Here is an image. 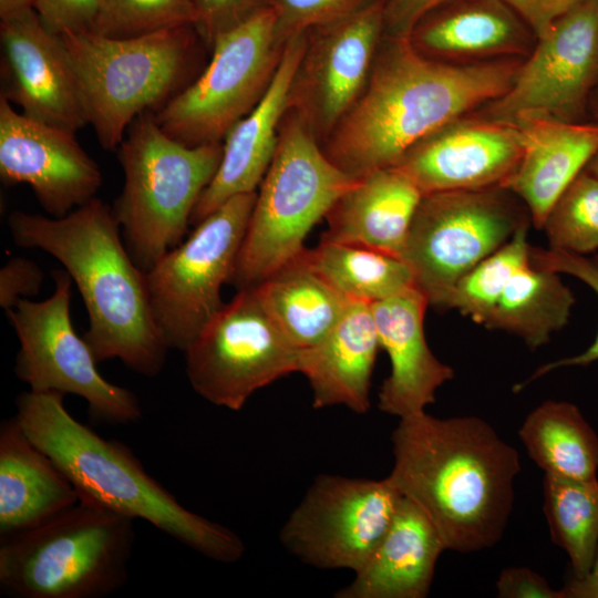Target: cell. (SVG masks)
Wrapping results in <instances>:
<instances>
[{
	"mask_svg": "<svg viewBox=\"0 0 598 598\" xmlns=\"http://www.w3.org/2000/svg\"><path fill=\"white\" fill-rule=\"evenodd\" d=\"M523 60L442 62L409 38L383 35L363 91L323 152L354 178L394 166L427 135L505 94Z\"/></svg>",
	"mask_w": 598,
	"mask_h": 598,
	"instance_id": "cell-1",
	"label": "cell"
},
{
	"mask_svg": "<svg viewBox=\"0 0 598 598\" xmlns=\"http://www.w3.org/2000/svg\"><path fill=\"white\" fill-rule=\"evenodd\" d=\"M399 420L388 476L395 488L425 513L446 549L496 545L522 470L516 448L477 416L441 419L422 411Z\"/></svg>",
	"mask_w": 598,
	"mask_h": 598,
	"instance_id": "cell-2",
	"label": "cell"
},
{
	"mask_svg": "<svg viewBox=\"0 0 598 598\" xmlns=\"http://www.w3.org/2000/svg\"><path fill=\"white\" fill-rule=\"evenodd\" d=\"M8 227L19 247L48 252L71 276L87 311L83 338L96 362L120 359L150 378L162 371L168 348L153 319L145 272L112 208L95 197L61 218L17 210Z\"/></svg>",
	"mask_w": 598,
	"mask_h": 598,
	"instance_id": "cell-3",
	"label": "cell"
},
{
	"mask_svg": "<svg viewBox=\"0 0 598 598\" xmlns=\"http://www.w3.org/2000/svg\"><path fill=\"white\" fill-rule=\"evenodd\" d=\"M60 392L25 391L14 414L28 436L65 473L80 499L143 519L205 557L235 563L245 553L231 529L196 514L144 468L128 446L70 414Z\"/></svg>",
	"mask_w": 598,
	"mask_h": 598,
	"instance_id": "cell-4",
	"label": "cell"
},
{
	"mask_svg": "<svg viewBox=\"0 0 598 598\" xmlns=\"http://www.w3.org/2000/svg\"><path fill=\"white\" fill-rule=\"evenodd\" d=\"M60 37L89 124L109 151L117 150L138 115L157 111L198 75L205 44L192 24L126 39L93 31Z\"/></svg>",
	"mask_w": 598,
	"mask_h": 598,
	"instance_id": "cell-5",
	"label": "cell"
},
{
	"mask_svg": "<svg viewBox=\"0 0 598 598\" xmlns=\"http://www.w3.org/2000/svg\"><path fill=\"white\" fill-rule=\"evenodd\" d=\"M134 519L92 502L0 542V591L11 598H103L128 578Z\"/></svg>",
	"mask_w": 598,
	"mask_h": 598,
	"instance_id": "cell-6",
	"label": "cell"
},
{
	"mask_svg": "<svg viewBox=\"0 0 598 598\" xmlns=\"http://www.w3.org/2000/svg\"><path fill=\"white\" fill-rule=\"evenodd\" d=\"M223 144L189 146L138 115L117 147L124 186L112 208L124 244L147 272L186 237L192 214L221 161Z\"/></svg>",
	"mask_w": 598,
	"mask_h": 598,
	"instance_id": "cell-7",
	"label": "cell"
},
{
	"mask_svg": "<svg viewBox=\"0 0 598 598\" xmlns=\"http://www.w3.org/2000/svg\"><path fill=\"white\" fill-rule=\"evenodd\" d=\"M357 179L287 111L228 283L237 290L256 287L298 256L311 228Z\"/></svg>",
	"mask_w": 598,
	"mask_h": 598,
	"instance_id": "cell-8",
	"label": "cell"
},
{
	"mask_svg": "<svg viewBox=\"0 0 598 598\" xmlns=\"http://www.w3.org/2000/svg\"><path fill=\"white\" fill-rule=\"evenodd\" d=\"M286 43L262 6L215 39L206 68L154 112L157 124L189 146L221 143L266 93Z\"/></svg>",
	"mask_w": 598,
	"mask_h": 598,
	"instance_id": "cell-9",
	"label": "cell"
},
{
	"mask_svg": "<svg viewBox=\"0 0 598 598\" xmlns=\"http://www.w3.org/2000/svg\"><path fill=\"white\" fill-rule=\"evenodd\" d=\"M505 187L425 194L401 258L429 303L442 308L460 278L532 223Z\"/></svg>",
	"mask_w": 598,
	"mask_h": 598,
	"instance_id": "cell-10",
	"label": "cell"
},
{
	"mask_svg": "<svg viewBox=\"0 0 598 598\" xmlns=\"http://www.w3.org/2000/svg\"><path fill=\"white\" fill-rule=\"evenodd\" d=\"M256 196L226 200L145 272L153 319L168 349L184 352L225 305L220 290L229 282Z\"/></svg>",
	"mask_w": 598,
	"mask_h": 598,
	"instance_id": "cell-11",
	"label": "cell"
},
{
	"mask_svg": "<svg viewBox=\"0 0 598 598\" xmlns=\"http://www.w3.org/2000/svg\"><path fill=\"white\" fill-rule=\"evenodd\" d=\"M53 293L42 300H20L6 311L20 347L14 373L31 391L74 394L87 402L93 419L110 424L135 423L142 417L136 395L107 381L96 360L72 324V278L64 270L52 272Z\"/></svg>",
	"mask_w": 598,
	"mask_h": 598,
	"instance_id": "cell-12",
	"label": "cell"
},
{
	"mask_svg": "<svg viewBox=\"0 0 598 598\" xmlns=\"http://www.w3.org/2000/svg\"><path fill=\"white\" fill-rule=\"evenodd\" d=\"M184 353L194 391L216 406L238 411L259 389L298 372L300 351L251 287L238 290Z\"/></svg>",
	"mask_w": 598,
	"mask_h": 598,
	"instance_id": "cell-13",
	"label": "cell"
},
{
	"mask_svg": "<svg viewBox=\"0 0 598 598\" xmlns=\"http://www.w3.org/2000/svg\"><path fill=\"white\" fill-rule=\"evenodd\" d=\"M401 497L389 477L321 474L283 524L280 542L312 567L357 571L390 527Z\"/></svg>",
	"mask_w": 598,
	"mask_h": 598,
	"instance_id": "cell-14",
	"label": "cell"
},
{
	"mask_svg": "<svg viewBox=\"0 0 598 598\" xmlns=\"http://www.w3.org/2000/svg\"><path fill=\"white\" fill-rule=\"evenodd\" d=\"M598 85V0H582L537 39L505 94L476 114L515 123L526 116L585 122Z\"/></svg>",
	"mask_w": 598,
	"mask_h": 598,
	"instance_id": "cell-15",
	"label": "cell"
},
{
	"mask_svg": "<svg viewBox=\"0 0 598 598\" xmlns=\"http://www.w3.org/2000/svg\"><path fill=\"white\" fill-rule=\"evenodd\" d=\"M386 0L306 32L287 111L322 145L363 91L384 35Z\"/></svg>",
	"mask_w": 598,
	"mask_h": 598,
	"instance_id": "cell-16",
	"label": "cell"
},
{
	"mask_svg": "<svg viewBox=\"0 0 598 598\" xmlns=\"http://www.w3.org/2000/svg\"><path fill=\"white\" fill-rule=\"evenodd\" d=\"M0 178L6 185H29L55 218L95 198L102 185L96 162L75 133L29 118L1 95Z\"/></svg>",
	"mask_w": 598,
	"mask_h": 598,
	"instance_id": "cell-17",
	"label": "cell"
},
{
	"mask_svg": "<svg viewBox=\"0 0 598 598\" xmlns=\"http://www.w3.org/2000/svg\"><path fill=\"white\" fill-rule=\"evenodd\" d=\"M1 96L29 118L73 133L89 125L62 43L33 8L1 18Z\"/></svg>",
	"mask_w": 598,
	"mask_h": 598,
	"instance_id": "cell-18",
	"label": "cell"
},
{
	"mask_svg": "<svg viewBox=\"0 0 598 598\" xmlns=\"http://www.w3.org/2000/svg\"><path fill=\"white\" fill-rule=\"evenodd\" d=\"M522 155L515 123L464 115L413 145L394 165L423 195L505 187Z\"/></svg>",
	"mask_w": 598,
	"mask_h": 598,
	"instance_id": "cell-19",
	"label": "cell"
},
{
	"mask_svg": "<svg viewBox=\"0 0 598 598\" xmlns=\"http://www.w3.org/2000/svg\"><path fill=\"white\" fill-rule=\"evenodd\" d=\"M429 305L416 287L370 305L380 347L391 363L378 408L399 419L425 411L435 402L437 389L454 378V370L427 344L424 315Z\"/></svg>",
	"mask_w": 598,
	"mask_h": 598,
	"instance_id": "cell-20",
	"label": "cell"
},
{
	"mask_svg": "<svg viewBox=\"0 0 598 598\" xmlns=\"http://www.w3.org/2000/svg\"><path fill=\"white\" fill-rule=\"evenodd\" d=\"M306 47V33L290 38L266 93L224 140L218 169L190 217L195 226L229 198L256 192L275 155L296 69Z\"/></svg>",
	"mask_w": 598,
	"mask_h": 598,
	"instance_id": "cell-21",
	"label": "cell"
},
{
	"mask_svg": "<svg viewBox=\"0 0 598 598\" xmlns=\"http://www.w3.org/2000/svg\"><path fill=\"white\" fill-rule=\"evenodd\" d=\"M409 39L425 56L448 63L525 59L537 42L503 0H450L425 14Z\"/></svg>",
	"mask_w": 598,
	"mask_h": 598,
	"instance_id": "cell-22",
	"label": "cell"
},
{
	"mask_svg": "<svg viewBox=\"0 0 598 598\" xmlns=\"http://www.w3.org/2000/svg\"><path fill=\"white\" fill-rule=\"evenodd\" d=\"M515 124L522 155L505 188L523 202L532 224L542 229L553 204L598 151V122L526 116Z\"/></svg>",
	"mask_w": 598,
	"mask_h": 598,
	"instance_id": "cell-23",
	"label": "cell"
},
{
	"mask_svg": "<svg viewBox=\"0 0 598 598\" xmlns=\"http://www.w3.org/2000/svg\"><path fill=\"white\" fill-rule=\"evenodd\" d=\"M446 550L425 513L402 496L386 533L337 598H424Z\"/></svg>",
	"mask_w": 598,
	"mask_h": 598,
	"instance_id": "cell-24",
	"label": "cell"
},
{
	"mask_svg": "<svg viewBox=\"0 0 598 598\" xmlns=\"http://www.w3.org/2000/svg\"><path fill=\"white\" fill-rule=\"evenodd\" d=\"M379 347L370 305L351 301L334 327L299 353L298 372L310 384L313 408L344 405L365 413Z\"/></svg>",
	"mask_w": 598,
	"mask_h": 598,
	"instance_id": "cell-25",
	"label": "cell"
},
{
	"mask_svg": "<svg viewBox=\"0 0 598 598\" xmlns=\"http://www.w3.org/2000/svg\"><path fill=\"white\" fill-rule=\"evenodd\" d=\"M423 194L396 166L373 171L344 192L326 215L321 241L357 245L401 257Z\"/></svg>",
	"mask_w": 598,
	"mask_h": 598,
	"instance_id": "cell-26",
	"label": "cell"
},
{
	"mask_svg": "<svg viewBox=\"0 0 598 598\" xmlns=\"http://www.w3.org/2000/svg\"><path fill=\"white\" fill-rule=\"evenodd\" d=\"M80 501L60 466L16 415L0 426V538L38 526Z\"/></svg>",
	"mask_w": 598,
	"mask_h": 598,
	"instance_id": "cell-27",
	"label": "cell"
},
{
	"mask_svg": "<svg viewBox=\"0 0 598 598\" xmlns=\"http://www.w3.org/2000/svg\"><path fill=\"white\" fill-rule=\"evenodd\" d=\"M306 250L255 287L271 319L299 351L318 343L351 302L316 270Z\"/></svg>",
	"mask_w": 598,
	"mask_h": 598,
	"instance_id": "cell-28",
	"label": "cell"
},
{
	"mask_svg": "<svg viewBox=\"0 0 598 598\" xmlns=\"http://www.w3.org/2000/svg\"><path fill=\"white\" fill-rule=\"evenodd\" d=\"M574 303L558 272L529 260L511 278L484 327L517 336L534 350L568 323Z\"/></svg>",
	"mask_w": 598,
	"mask_h": 598,
	"instance_id": "cell-29",
	"label": "cell"
},
{
	"mask_svg": "<svg viewBox=\"0 0 598 598\" xmlns=\"http://www.w3.org/2000/svg\"><path fill=\"white\" fill-rule=\"evenodd\" d=\"M518 436L545 474L575 480L597 477L598 436L575 404L543 402L525 417Z\"/></svg>",
	"mask_w": 598,
	"mask_h": 598,
	"instance_id": "cell-30",
	"label": "cell"
},
{
	"mask_svg": "<svg viewBox=\"0 0 598 598\" xmlns=\"http://www.w3.org/2000/svg\"><path fill=\"white\" fill-rule=\"evenodd\" d=\"M306 251L316 270L349 301L371 305L416 287L410 267L395 255L321 240Z\"/></svg>",
	"mask_w": 598,
	"mask_h": 598,
	"instance_id": "cell-31",
	"label": "cell"
},
{
	"mask_svg": "<svg viewBox=\"0 0 598 598\" xmlns=\"http://www.w3.org/2000/svg\"><path fill=\"white\" fill-rule=\"evenodd\" d=\"M544 512L553 542L570 559L573 577H584L598 547V478L545 474Z\"/></svg>",
	"mask_w": 598,
	"mask_h": 598,
	"instance_id": "cell-32",
	"label": "cell"
},
{
	"mask_svg": "<svg viewBox=\"0 0 598 598\" xmlns=\"http://www.w3.org/2000/svg\"><path fill=\"white\" fill-rule=\"evenodd\" d=\"M529 225L519 228L501 248L457 280L444 309H455L474 322L485 324L511 278L529 262Z\"/></svg>",
	"mask_w": 598,
	"mask_h": 598,
	"instance_id": "cell-33",
	"label": "cell"
},
{
	"mask_svg": "<svg viewBox=\"0 0 598 598\" xmlns=\"http://www.w3.org/2000/svg\"><path fill=\"white\" fill-rule=\"evenodd\" d=\"M542 229L549 248L579 255L598 250V179L584 168L550 207Z\"/></svg>",
	"mask_w": 598,
	"mask_h": 598,
	"instance_id": "cell-34",
	"label": "cell"
},
{
	"mask_svg": "<svg viewBox=\"0 0 598 598\" xmlns=\"http://www.w3.org/2000/svg\"><path fill=\"white\" fill-rule=\"evenodd\" d=\"M196 23L193 0H101L92 31L112 39H126Z\"/></svg>",
	"mask_w": 598,
	"mask_h": 598,
	"instance_id": "cell-35",
	"label": "cell"
},
{
	"mask_svg": "<svg viewBox=\"0 0 598 598\" xmlns=\"http://www.w3.org/2000/svg\"><path fill=\"white\" fill-rule=\"evenodd\" d=\"M529 258L530 262L536 267L578 278L598 296V255H579L559 249H544L530 246ZM596 361H598V331L595 340L585 351L577 355L540 365L526 381L515 385L514 391H522L530 382L556 369L577 365L585 367Z\"/></svg>",
	"mask_w": 598,
	"mask_h": 598,
	"instance_id": "cell-36",
	"label": "cell"
},
{
	"mask_svg": "<svg viewBox=\"0 0 598 598\" xmlns=\"http://www.w3.org/2000/svg\"><path fill=\"white\" fill-rule=\"evenodd\" d=\"M373 0H264L277 18V30L287 42L290 38L341 19Z\"/></svg>",
	"mask_w": 598,
	"mask_h": 598,
	"instance_id": "cell-37",
	"label": "cell"
},
{
	"mask_svg": "<svg viewBox=\"0 0 598 598\" xmlns=\"http://www.w3.org/2000/svg\"><path fill=\"white\" fill-rule=\"evenodd\" d=\"M193 3L197 13L195 28L209 49L219 34L265 6L264 0H193Z\"/></svg>",
	"mask_w": 598,
	"mask_h": 598,
	"instance_id": "cell-38",
	"label": "cell"
},
{
	"mask_svg": "<svg viewBox=\"0 0 598 598\" xmlns=\"http://www.w3.org/2000/svg\"><path fill=\"white\" fill-rule=\"evenodd\" d=\"M33 9L53 33L92 31L101 0H34Z\"/></svg>",
	"mask_w": 598,
	"mask_h": 598,
	"instance_id": "cell-39",
	"label": "cell"
},
{
	"mask_svg": "<svg viewBox=\"0 0 598 598\" xmlns=\"http://www.w3.org/2000/svg\"><path fill=\"white\" fill-rule=\"evenodd\" d=\"M43 283V271L32 260L10 258L0 270V306L8 311L22 299L37 296Z\"/></svg>",
	"mask_w": 598,
	"mask_h": 598,
	"instance_id": "cell-40",
	"label": "cell"
},
{
	"mask_svg": "<svg viewBox=\"0 0 598 598\" xmlns=\"http://www.w3.org/2000/svg\"><path fill=\"white\" fill-rule=\"evenodd\" d=\"M497 596L502 598H563L560 590L527 567H508L496 580Z\"/></svg>",
	"mask_w": 598,
	"mask_h": 598,
	"instance_id": "cell-41",
	"label": "cell"
},
{
	"mask_svg": "<svg viewBox=\"0 0 598 598\" xmlns=\"http://www.w3.org/2000/svg\"><path fill=\"white\" fill-rule=\"evenodd\" d=\"M447 1L450 0H386L384 35L409 38L425 14Z\"/></svg>",
	"mask_w": 598,
	"mask_h": 598,
	"instance_id": "cell-42",
	"label": "cell"
},
{
	"mask_svg": "<svg viewBox=\"0 0 598 598\" xmlns=\"http://www.w3.org/2000/svg\"><path fill=\"white\" fill-rule=\"evenodd\" d=\"M532 28L537 39L551 23L582 0H503Z\"/></svg>",
	"mask_w": 598,
	"mask_h": 598,
	"instance_id": "cell-43",
	"label": "cell"
},
{
	"mask_svg": "<svg viewBox=\"0 0 598 598\" xmlns=\"http://www.w3.org/2000/svg\"><path fill=\"white\" fill-rule=\"evenodd\" d=\"M563 598H598V547L592 565L584 577H570L560 589Z\"/></svg>",
	"mask_w": 598,
	"mask_h": 598,
	"instance_id": "cell-44",
	"label": "cell"
},
{
	"mask_svg": "<svg viewBox=\"0 0 598 598\" xmlns=\"http://www.w3.org/2000/svg\"><path fill=\"white\" fill-rule=\"evenodd\" d=\"M34 0H0V18L33 8Z\"/></svg>",
	"mask_w": 598,
	"mask_h": 598,
	"instance_id": "cell-45",
	"label": "cell"
},
{
	"mask_svg": "<svg viewBox=\"0 0 598 598\" xmlns=\"http://www.w3.org/2000/svg\"><path fill=\"white\" fill-rule=\"evenodd\" d=\"M588 113L595 118L594 122H598V85L591 94Z\"/></svg>",
	"mask_w": 598,
	"mask_h": 598,
	"instance_id": "cell-46",
	"label": "cell"
},
{
	"mask_svg": "<svg viewBox=\"0 0 598 598\" xmlns=\"http://www.w3.org/2000/svg\"><path fill=\"white\" fill-rule=\"evenodd\" d=\"M585 168L598 179V151L595 153Z\"/></svg>",
	"mask_w": 598,
	"mask_h": 598,
	"instance_id": "cell-47",
	"label": "cell"
}]
</instances>
